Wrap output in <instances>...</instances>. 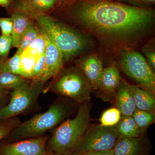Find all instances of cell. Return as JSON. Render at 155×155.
<instances>
[{"mask_svg":"<svg viewBox=\"0 0 155 155\" xmlns=\"http://www.w3.org/2000/svg\"><path fill=\"white\" fill-rule=\"evenodd\" d=\"M61 97L49 106L46 112L37 114L15 127L5 139L7 142L44 135L70 117L75 110L70 100Z\"/></svg>","mask_w":155,"mask_h":155,"instance_id":"7a4b0ae2","label":"cell"},{"mask_svg":"<svg viewBox=\"0 0 155 155\" xmlns=\"http://www.w3.org/2000/svg\"><path fill=\"white\" fill-rule=\"evenodd\" d=\"M45 82L30 80L10 93L9 102L0 109V122L22 115L32 110L43 91Z\"/></svg>","mask_w":155,"mask_h":155,"instance_id":"8992f818","label":"cell"},{"mask_svg":"<svg viewBox=\"0 0 155 155\" xmlns=\"http://www.w3.org/2000/svg\"><path fill=\"white\" fill-rule=\"evenodd\" d=\"M92 90L83 72L76 66L63 68L43 92H52L81 104L90 101Z\"/></svg>","mask_w":155,"mask_h":155,"instance_id":"5b68a950","label":"cell"},{"mask_svg":"<svg viewBox=\"0 0 155 155\" xmlns=\"http://www.w3.org/2000/svg\"><path fill=\"white\" fill-rule=\"evenodd\" d=\"M119 2L136 8H152L155 0H116Z\"/></svg>","mask_w":155,"mask_h":155,"instance_id":"4316f807","label":"cell"},{"mask_svg":"<svg viewBox=\"0 0 155 155\" xmlns=\"http://www.w3.org/2000/svg\"><path fill=\"white\" fill-rule=\"evenodd\" d=\"M11 17L13 21V30L11 34L12 47L18 48L21 35L27 28L31 19L26 14L16 10L12 11Z\"/></svg>","mask_w":155,"mask_h":155,"instance_id":"e0dca14e","label":"cell"},{"mask_svg":"<svg viewBox=\"0 0 155 155\" xmlns=\"http://www.w3.org/2000/svg\"><path fill=\"white\" fill-rule=\"evenodd\" d=\"M112 42L130 41L153 22L152 8H136L113 0H64L52 11Z\"/></svg>","mask_w":155,"mask_h":155,"instance_id":"6da1fadb","label":"cell"},{"mask_svg":"<svg viewBox=\"0 0 155 155\" xmlns=\"http://www.w3.org/2000/svg\"><path fill=\"white\" fill-rule=\"evenodd\" d=\"M90 101L81 104L76 116L62 122L54 128L48 142L53 155H70L91 125Z\"/></svg>","mask_w":155,"mask_h":155,"instance_id":"277c9868","label":"cell"},{"mask_svg":"<svg viewBox=\"0 0 155 155\" xmlns=\"http://www.w3.org/2000/svg\"><path fill=\"white\" fill-rule=\"evenodd\" d=\"M76 66L83 72L92 89L97 90L104 70L99 58L95 55L86 56L77 61Z\"/></svg>","mask_w":155,"mask_h":155,"instance_id":"4fadbf2b","label":"cell"},{"mask_svg":"<svg viewBox=\"0 0 155 155\" xmlns=\"http://www.w3.org/2000/svg\"><path fill=\"white\" fill-rule=\"evenodd\" d=\"M119 135L116 126L91 125L70 155L113 150Z\"/></svg>","mask_w":155,"mask_h":155,"instance_id":"ba28073f","label":"cell"},{"mask_svg":"<svg viewBox=\"0 0 155 155\" xmlns=\"http://www.w3.org/2000/svg\"><path fill=\"white\" fill-rule=\"evenodd\" d=\"M39 32L40 29L37 28L33 20L31 19L21 35L19 47L15 54L20 56L22 51L38 37Z\"/></svg>","mask_w":155,"mask_h":155,"instance_id":"ffe728a7","label":"cell"},{"mask_svg":"<svg viewBox=\"0 0 155 155\" xmlns=\"http://www.w3.org/2000/svg\"><path fill=\"white\" fill-rule=\"evenodd\" d=\"M121 79L119 70L114 66L104 69L99 87V97L105 101L115 100L117 88Z\"/></svg>","mask_w":155,"mask_h":155,"instance_id":"5bb4252c","label":"cell"},{"mask_svg":"<svg viewBox=\"0 0 155 155\" xmlns=\"http://www.w3.org/2000/svg\"><path fill=\"white\" fill-rule=\"evenodd\" d=\"M30 81L19 75L0 72V90L11 92L28 83Z\"/></svg>","mask_w":155,"mask_h":155,"instance_id":"ac0fdd59","label":"cell"},{"mask_svg":"<svg viewBox=\"0 0 155 155\" xmlns=\"http://www.w3.org/2000/svg\"><path fill=\"white\" fill-rule=\"evenodd\" d=\"M45 51L39 58L34 67L31 80H38L45 68Z\"/></svg>","mask_w":155,"mask_h":155,"instance_id":"484cf974","label":"cell"},{"mask_svg":"<svg viewBox=\"0 0 155 155\" xmlns=\"http://www.w3.org/2000/svg\"><path fill=\"white\" fill-rule=\"evenodd\" d=\"M21 1H27V0H21Z\"/></svg>","mask_w":155,"mask_h":155,"instance_id":"836d02e7","label":"cell"},{"mask_svg":"<svg viewBox=\"0 0 155 155\" xmlns=\"http://www.w3.org/2000/svg\"><path fill=\"white\" fill-rule=\"evenodd\" d=\"M150 147V141L144 134L135 137L119 136L113 150L115 155H147Z\"/></svg>","mask_w":155,"mask_h":155,"instance_id":"30bf717a","label":"cell"},{"mask_svg":"<svg viewBox=\"0 0 155 155\" xmlns=\"http://www.w3.org/2000/svg\"><path fill=\"white\" fill-rule=\"evenodd\" d=\"M13 27V21L11 17H0V28L2 35H11Z\"/></svg>","mask_w":155,"mask_h":155,"instance_id":"83f0119b","label":"cell"},{"mask_svg":"<svg viewBox=\"0 0 155 155\" xmlns=\"http://www.w3.org/2000/svg\"><path fill=\"white\" fill-rule=\"evenodd\" d=\"M132 117L142 134H144L147 127L155 122V114L136 109Z\"/></svg>","mask_w":155,"mask_h":155,"instance_id":"44dd1931","label":"cell"},{"mask_svg":"<svg viewBox=\"0 0 155 155\" xmlns=\"http://www.w3.org/2000/svg\"><path fill=\"white\" fill-rule=\"evenodd\" d=\"M45 135L0 145V155H53L46 148Z\"/></svg>","mask_w":155,"mask_h":155,"instance_id":"9c48e42d","label":"cell"},{"mask_svg":"<svg viewBox=\"0 0 155 155\" xmlns=\"http://www.w3.org/2000/svg\"><path fill=\"white\" fill-rule=\"evenodd\" d=\"M60 0H17L14 10L21 11L30 19L34 20L39 15L48 14L60 4Z\"/></svg>","mask_w":155,"mask_h":155,"instance_id":"7c38bea8","label":"cell"},{"mask_svg":"<svg viewBox=\"0 0 155 155\" xmlns=\"http://www.w3.org/2000/svg\"><path fill=\"white\" fill-rule=\"evenodd\" d=\"M121 118V114L116 108H112L106 110L100 119L101 125L112 127L117 125Z\"/></svg>","mask_w":155,"mask_h":155,"instance_id":"603a6c76","label":"cell"},{"mask_svg":"<svg viewBox=\"0 0 155 155\" xmlns=\"http://www.w3.org/2000/svg\"><path fill=\"white\" fill-rule=\"evenodd\" d=\"M0 72H7L21 76L20 56L15 54L10 58L0 62Z\"/></svg>","mask_w":155,"mask_h":155,"instance_id":"7402d4cb","label":"cell"},{"mask_svg":"<svg viewBox=\"0 0 155 155\" xmlns=\"http://www.w3.org/2000/svg\"><path fill=\"white\" fill-rule=\"evenodd\" d=\"M116 108L124 116H131L136 108L134 100L130 91L129 84L121 80L115 97Z\"/></svg>","mask_w":155,"mask_h":155,"instance_id":"9a60e30c","label":"cell"},{"mask_svg":"<svg viewBox=\"0 0 155 155\" xmlns=\"http://www.w3.org/2000/svg\"><path fill=\"white\" fill-rule=\"evenodd\" d=\"M45 35L47 45L45 68L38 80L46 83L61 71L63 68L64 62L63 55L60 50L47 35Z\"/></svg>","mask_w":155,"mask_h":155,"instance_id":"8fae6325","label":"cell"},{"mask_svg":"<svg viewBox=\"0 0 155 155\" xmlns=\"http://www.w3.org/2000/svg\"><path fill=\"white\" fill-rule=\"evenodd\" d=\"M12 0H0V6L8 8L11 5Z\"/></svg>","mask_w":155,"mask_h":155,"instance_id":"1f68e13d","label":"cell"},{"mask_svg":"<svg viewBox=\"0 0 155 155\" xmlns=\"http://www.w3.org/2000/svg\"><path fill=\"white\" fill-rule=\"evenodd\" d=\"M35 20L60 50L64 62L72 61L91 46L87 37L49 14L39 15Z\"/></svg>","mask_w":155,"mask_h":155,"instance_id":"3957f363","label":"cell"},{"mask_svg":"<svg viewBox=\"0 0 155 155\" xmlns=\"http://www.w3.org/2000/svg\"><path fill=\"white\" fill-rule=\"evenodd\" d=\"M60 2H63V1H64V0H60Z\"/></svg>","mask_w":155,"mask_h":155,"instance_id":"d6a6232c","label":"cell"},{"mask_svg":"<svg viewBox=\"0 0 155 155\" xmlns=\"http://www.w3.org/2000/svg\"><path fill=\"white\" fill-rule=\"evenodd\" d=\"M119 64L125 75L155 94L154 72L140 53L131 49H122L120 51Z\"/></svg>","mask_w":155,"mask_h":155,"instance_id":"52a82bcc","label":"cell"},{"mask_svg":"<svg viewBox=\"0 0 155 155\" xmlns=\"http://www.w3.org/2000/svg\"><path fill=\"white\" fill-rule=\"evenodd\" d=\"M116 127L119 132V136H120L135 137L143 134L140 132L131 116H123L121 117Z\"/></svg>","mask_w":155,"mask_h":155,"instance_id":"d6986e66","label":"cell"},{"mask_svg":"<svg viewBox=\"0 0 155 155\" xmlns=\"http://www.w3.org/2000/svg\"><path fill=\"white\" fill-rule=\"evenodd\" d=\"M21 122L18 116L0 122V141L5 138Z\"/></svg>","mask_w":155,"mask_h":155,"instance_id":"cb8c5ba5","label":"cell"},{"mask_svg":"<svg viewBox=\"0 0 155 155\" xmlns=\"http://www.w3.org/2000/svg\"><path fill=\"white\" fill-rule=\"evenodd\" d=\"M136 108L141 110L155 114L154 94L140 86L129 85Z\"/></svg>","mask_w":155,"mask_h":155,"instance_id":"2e32d148","label":"cell"},{"mask_svg":"<svg viewBox=\"0 0 155 155\" xmlns=\"http://www.w3.org/2000/svg\"><path fill=\"white\" fill-rule=\"evenodd\" d=\"M12 47V39L11 35H0V62L8 58Z\"/></svg>","mask_w":155,"mask_h":155,"instance_id":"d4e9b609","label":"cell"},{"mask_svg":"<svg viewBox=\"0 0 155 155\" xmlns=\"http://www.w3.org/2000/svg\"><path fill=\"white\" fill-rule=\"evenodd\" d=\"M10 93L0 90V109L5 106L7 101L10 99Z\"/></svg>","mask_w":155,"mask_h":155,"instance_id":"f546056e","label":"cell"},{"mask_svg":"<svg viewBox=\"0 0 155 155\" xmlns=\"http://www.w3.org/2000/svg\"><path fill=\"white\" fill-rule=\"evenodd\" d=\"M82 155H115L113 150L99 151L91 152L86 153Z\"/></svg>","mask_w":155,"mask_h":155,"instance_id":"4dcf8cb0","label":"cell"},{"mask_svg":"<svg viewBox=\"0 0 155 155\" xmlns=\"http://www.w3.org/2000/svg\"><path fill=\"white\" fill-rule=\"evenodd\" d=\"M143 52L147 57L146 61L153 70L155 68V52L153 45L148 44L143 48Z\"/></svg>","mask_w":155,"mask_h":155,"instance_id":"f1b7e54d","label":"cell"}]
</instances>
